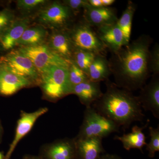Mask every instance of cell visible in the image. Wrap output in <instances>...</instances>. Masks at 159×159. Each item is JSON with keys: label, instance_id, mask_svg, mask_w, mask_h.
<instances>
[{"label": "cell", "instance_id": "36", "mask_svg": "<svg viewBox=\"0 0 159 159\" xmlns=\"http://www.w3.org/2000/svg\"><path fill=\"white\" fill-rule=\"evenodd\" d=\"M0 47H1V43H0Z\"/></svg>", "mask_w": 159, "mask_h": 159}, {"label": "cell", "instance_id": "21", "mask_svg": "<svg viewBox=\"0 0 159 159\" xmlns=\"http://www.w3.org/2000/svg\"><path fill=\"white\" fill-rule=\"evenodd\" d=\"M47 31L40 26L28 28L16 43V45L28 47L42 44L45 40Z\"/></svg>", "mask_w": 159, "mask_h": 159}, {"label": "cell", "instance_id": "5", "mask_svg": "<svg viewBox=\"0 0 159 159\" xmlns=\"http://www.w3.org/2000/svg\"><path fill=\"white\" fill-rule=\"evenodd\" d=\"M18 50L31 61L40 76L54 66L69 69L72 62L57 55L44 44L20 47Z\"/></svg>", "mask_w": 159, "mask_h": 159}, {"label": "cell", "instance_id": "16", "mask_svg": "<svg viewBox=\"0 0 159 159\" xmlns=\"http://www.w3.org/2000/svg\"><path fill=\"white\" fill-rule=\"evenodd\" d=\"M74 139L77 159H99L105 152L102 146V139L74 138Z\"/></svg>", "mask_w": 159, "mask_h": 159}, {"label": "cell", "instance_id": "34", "mask_svg": "<svg viewBox=\"0 0 159 159\" xmlns=\"http://www.w3.org/2000/svg\"><path fill=\"white\" fill-rule=\"evenodd\" d=\"M3 135V128L2 127V124H1V122H0V143L2 141V137Z\"/></svg>", "mask_w": 159, "mask_h": 159}, {"label": "cell", "instance_id": "1", "mask_svg": "<svg viewBox=\"0 0 159 159\" xmlns=\"http://www.w3.org/2000/svg\"><path fill=\"white\" fill-rule=\"evenodd\" d=\"M152 39L143 34L112 53L109 63L115 84L130 92L141 89L149 76L148 62Z\"/></svg>", "mask_w": 159, "mask_h": 159}, {"label": "cell", "instance_id": "26", "mask_svg": "<svg viewBox=\"0 0 159 159\" xmlns=\"http://www.w3.org/2000/svg\"><path fill=\"white\" fill-rule=\"evenodd\" d=\"M15 20L14 12L11 9H4L0 11V37L8 30Z\"/></svg>", "mask_w": 159, "mask_h": 159}, {"label": "cell", "instance_id": "2", "mask_svg": "<svg viewBox=\"0 0 159 159\" xmlns=\"http://www.w3.org/2000/svg\"><path fill=\"white\" fill-rule=\"evenodd\" d=\"M105 84V93L92 106L97 112L124 130L133 122L144 119L145 115L138 97L117 86L109 79Z\"/></svg>", "mask_w": 159, "mask_h": 159}, {"label": "cell", "instance_id": "10", "mask_svg": "<svg viewBox=\"0 0 159 159\" xmlns=\"http://www.w3.org/2000/svg\"><path fill=\"white\" fill-rule=\"evenodd\" d=\"M72 11L64 4L54 2L39 13V20L56 29H65L72 16Z\"/></svg>", "mask_w": 159, "mask_h": 159}, {"label": "cell", "instance_id": "28", "mask_svg": "<svg viewBox=\"0 0 159 159\" xmlns=\"http://www.w3.org/2000/svg\"><path fill=\"white\" fill-rule=\"evenodd\" d=\"M47 2L44 0H19L17 2L18 9L24 11H30Z\"/></svg>", "mask_w": 159, "mask_h": 159}, {"label": "cell", "instance_id": "8", "mask_svg": "<svg viewBox=\"0 0 159 159\" xmlns=\"http://www.w3.org/2000/svg\"><path fill=\"white\" fill-rule=\"evenodd\" d=\"M48 108L40 107L31 112L21 111L19 119L18 120L14 139L9 146L5 159H10L15 149L20 141L30 132L36 121L48 112Z\"/></svg>", "mask_w": 159, "mask_h": 159}, {"label": "cell", "instance_id": "4", "mask_svg": "<svg viewBox=\"0 0 159 159\" xmlns=\"http://www.w3.org/2000/svg\"><path fill=\"white\" fill-rule=\"evenodd\" d=\"M119 129L116 124L99 114L91 106L86 107L82 125L75 138L102 139L113 133L119 132Z\"/></svg>", "mask_w": 159, "mask_h": 159}, {"label": "cell", "instance_id": "30", "mask_svg": "<svg viewBox=\"0 0 159 159\" xmlns=\"http://www.w3.org/2000/svg\"><path fill=\"white\" fill-rule=\"evenodd\" d=\"M90 6L94 8L103 7L102 0H88Z\"/></svg>", "mask_w": 159, "mask_h": 159}, {"label": "cell", "instance_id": "29", "mask_svg": "<svg viewBox=\"0 0 159 159\" xmlns=\"http://www.w3.org/2000/svg\"><path fill=\"white\" fill-rule=\"evenodd\" d=\"M64 4L74 14L79 12L80 9H84L89 6L88 0H67L64 1Z\"/></svg>", "mask_w": 159, "mask_h": 159}, {"label": "cell", "instance_id": "15", "mask_svg": "<svg viewBox=\"0 0 159 159\" xmlns=\"http://www.w3.org/2000/svg\"><path fill=\"white\" fill-rule=\"evenodd\" d=\"M117 22L97 28L98 37L106 49L108 48L112 53L117 52L125 46L123 34Z\"/></svg>", "mask_w": 159, "mask_h": 159}, {"label": "cell", "instance_id": "17", "mask_svg": "<svg viewBox=\"0 0 159 159\" xmlns=\"http://www.w3.org/2000/svg\"><path fill=\"white\" fill-rule=\"evenodd\" d=\"M102 94L100 82L90 80L75 86L71 93V94L77 96L80 102L86 107L92 106L94 102L101 97Z\"/></svg>", "mask_w": 159, "mask_h": 159}, {"label": "cell", "instance_id": "19", "mask_svg": "<svg viewBox=\"0 0 159 159\" xmlns=\"http://www.w3.org/2000/svg\"><path fill=\"white\" fill-rule=\"evenodd\" d=\"M149 121L146 125L142 127L138 125H134L132 129L129 133L124 134L121 136H116L114 139L120 141L125 150H130L131 149H138L142 152V148L147 144L145 134L143 132V129L147 127Z\"/></svg>", "mask_w": 159, "mask_h": 159}, {"label": "cell", "instance_id": "24", "mask_svg": "<svg viewBox=\"0 0 159 159\" xmlns=\"http://www.w3.org/2000/svg\"><path fill=\"white\" fill-rule=\"evenodd\" d=\"M68 73L69 83L72 90L75 86L89 80L86 74L73 61H72L69 66Z\"/></svg>", "mask_w": 159, "mask_h": 159}, {"label": "cell", "instance_id": "27", "mask_svg": "<svg viewBox=\"0 0 159 159\" xmlns=\"http://www.w3.org/2000/svg\"><path fill=\"white\" fill-rule=\"evenodd\" d=\"M148 67L149 73H152V76L159 75V46L158 44H156L151 51H149Z\"/></svg>", "mask_w": 159, "mask_h": 159}, {"label": "cell", "instance_id": "22", "mask_svg": "<svg viewBox=\"0 0 159 159\" xmlns=\"http://www.w3.org/2000/svg\"><path fill=\"white\" fill-rule=\"evenodd\" d=\"M136 10V6L135 4L132 2L129 1L122 16L119 19H118L117 21V24L123 34L125 46L130 41L133 18Z\"/></svg>", "mask_w": 159, "mask_h": 159}, {"label": "cell", "instance_id": "18", "mask_svg": "<svg viewBox=\"0 0 159 159\" xmlns=\"http://www.w3.org/2000/svg\"><path fill=\"white\" fill-rule=\"evenodd\" d=\"M30 21L27 18L15 20L12 25L0 37L1 47L4 50H11L20 38L26 29L29 28Z\"/></svg>", "mask_w": 159, "mask_h": 159}, {"label": "cell", "instance_id": "13", "mask_svg": "<svg viewBox=\"0 0 159 159\" xmlns=\"http://www.w3.org/2000/svg\"><path fill=\"white\" fill-rule=\"evenodd\" d=\"M85 22L97 28L116 23L118 18L116 9L111 7L94 8L89 6L84 9Z\"/></svg>", "mask_w": 159, "mask_h": 159}, {"label": "cell", "instance_id": "33", "mask_svg": "<svg viewBox=\"0 0 159 159\" xmlns=\"http://www.w3.org/2000/svg\"><path fill=\"white\" fill-rule=\"evenodd\" d=\"M22 159H42L39 156L32 155L31 154H26L23 157Z\"/></svg>", "mask_w": 159, "mask_h": 159}, {"label": "cell", "instance_id": "14", "mask_svg": "<svg viewBox=\"0 0 159 159\" xmlns=\"http://www.w3.org/2000/svg\"><path fill=\"white\" fill-rule=\"evenodd\" d=\"M31 83L11 73L0 65V95L10 96L25 88L33 86Z\"/></svg>", "mask_w": 159, "mask_h": 159}, {"label": "cell", "instance_id": "11", "mask_svg": "<svg viewBox=\"0 0 159 159\" xmlns=\"http://www.w3.org/2000/svg\"><path fill=\"white\" fill-rule=\"evenodd\" d=\"M138 97L142 108L149 111L155 118L159 119V75L152 76L150 82L141 89Z\"/></svg>", "mask_w": 159, "mask_h": 159}, {"label": "cell", "instance_id": "7", "mask_svg": "<svg viewBox=\"0 0 159 159\" xmlns=\"http://www.w3.org/2000/svg\"><path fill=\"white\" fill-rule=\"evenodd\" d=\"M68 31L75 49L88 51L96 55H105L106 48L97 32L85 22L76 25Z\"/></svg>", "mask_w": 159, "mask_h": 159}, {"label": "cell", "instance_id": "25", "mask_svg": "<svg viewBox=\"0 0 159 159\" xmlns=\"http://www.w3.org/2000/svg\"><path fill=\"white\" fill-rule=\"evenodd\" d=\"M150 136V142L146 144V150L148 151V156L154 157L155 153L159 151V126L156 128L149 127Z\"/></svg>", "mask_w": 159, "mask_h": 159}, {"label": "cell", "instance_id": "6", "mask_svg": "<svg viewBox=\"0 0 159 159\" xmlns=\"http://www.w3.org/2000/svg\"><path fill=\"white\" fill-rule=\"evenodd\" d=\"M0 65L11 73L39 85L40 76L31 61L18 50H12L0 57Z\"/></svg>", "mask_w": 159, "mask_h": 159}, {"label": "cell", "instance_id": "31", "mask_svg": "<svg viewBox=\"0 0 159 159\" xmlns=\"http://www.w3.org/2000/svg\"><path fill=\"white\" fill-rule=\"evenodd\" d=\"M99 159H123L119 156L111 154H102Z\"/></svg>", "mask_w": 159, "mask_h": 159}, {"label": "cell", "instance_id": "23", "mask_svg": "<svg viewBox=\"0 0 159 159\" xmlns=\"http://www.w3.org/2000/svg\"><path fill=\"white\" fill-rule=\"evenodd\" d=\"M96 55L88 51L75 49L73 61L87 75L90 66Z\"/></svg>", "mask_w": 159, "mask_h": 159}, {"label": "cell", "instance_id": "32", "mask_svg": "<svg viewBox=\"0 0 159 159\" xmlns=\"http://www.w3.org/2000/svg\"><path fill=\"white\" fill-rule=\"evenodd\" d=\"M102 1L103 7H108L116 2L115 0H102Z\"/></svg>", "mask_w": 159, "mask_h": 159}, {"label": "cell", "instance_id": "35", "mask_svg": "<svg viewBox=\"0 0 159 159\" xmlns=\"http://www.w3.org/2000/svg\"><path fill=\"white\" fill-rule=\"evenodd\" d=\"M0 159H5V155L3 152L0 151Z\"/></svg>", "mask_w": 159, "mask_h": 159}, {"label": "cell", "instance_id": "12", "mask_svg": "<svg viewBox=\"0 0 159 159\" xmlns=\"http://www.w3.org/2000/svg\"><path fill=\"white\" fill-rule=\"evenodd\" d=\"M49 48L63 58L73 61L75 48L73 45L68 31L65 29H56L49 39Z\"/></svg>", "mask_w": 159, "mask_h": 159}, {"label": "cell", "instance_id": "3", "mask_svg": "<svg viewBox=\"0 0 159 159\" xmlns=\"http://www.w3.org/2000/svg\"><path fill=\"white\" fill-rule=\"evenodd\" d=\"M44 99L55 102L71 94L69 80L68 69L51 67L40 75L39 85Z\"/></svg>", "mask_w": 159, "mask_h": 159}, {"label": "cell", "instance_id": "20", "mask_svg": "<svg viewBox=\"0 0 159 159\" xmlns=\"http://www.w3.org/2000/svg\"><path fill=\"white\" fill-rule=\"evenodd\" d=\"M111 74L109 63L105 55H96L88 73L89 80L97 82L106 81L108 79Z\"/></svg>", "mask_w": 159, "mask_h": 159}, {"label": "cell", "instance_id": "9", "mask_svg": "<svg viewBox=\"0 0 159 159\" xmlns=\"http://www.w3.org/2000/svg\"><path fill=\"white\" fill-rule=\"evenodd\" d=\"M39 156L42 159H77L75 139L64 138L45 144Z\"/></svg>", "mask_w": 159, "mask_h": 159}]
</instances>
